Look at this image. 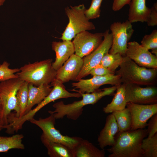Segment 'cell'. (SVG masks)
<instances>
[{
	"label": "cell",
	"mask_w": 157,
	"mask_h": 157,
	"mask_svg": "<svg viewBox=\"0 0 157 157\" xmlns=\"http://www.w3.org/2000/svg\"><path fill=\"white\" fill-rule=\"evenodd\" d=\"M117 86L105 88L91 93L77 92L81 95V100L67 104H64L63 101L57 102L53 105L54 110H49L48 112L52 115L56 119H63L66 116L69 119L76 120L82 114L84 106L89 104L93 105L103 97L113 94Z\"/></svg>",
	"instance_id": "cell-1"
},
{
	"label": "cell",
	"mask_w": 157,
	"mask_h": 157,
	"mask_svg": "<svg viewBox=\"0 0 157 157\" xmlns=\"http://www.w3.org/2000/svg\"><path fill=\"white\" fill-rule=\"evenodd\" d=\"M148 135L147 129L118 132L115 144L107 150L108 157H143L142 140Z\"/></svg>",
	"instance_id": "cell-2"
},
{
	"label": "cell",
	"mask_w": 157,
	"mask_h": 157,
	"mask_svg": "<svg viewBox=\"0 0 157 157\" xmlns=\"http://www.w3.org/2000/svg\"><path fill=\"white\" fill-rule=\"evenodd\" d=\"M119 67L115 73L120 76L122 83L147 86L156 83L157 68L140 66L126 56H123Z\"/></svg>",
	"instance_id": "cell-3"
},
{
	"label": "cell",
	"mask_w": 157,
	"mask_h": 157,
	"mask_svg": "<svg viewBox=\"0 0 157 157\" xmlns=\"http://www.w3.org/2000/svg\"><path fill=\"white\" fill-rule=\"evenodd\" d=\"M53 60L48 59L28 63L19 68L16 74L24 81L38 86L49 84L56 79V71L53 68Z\"/></svg>",
	"instance_id": "cell-4"
},
{
	"label": "cell",
	"mask_w": 157,
	"mask_h": 157,
	"mask_svg": "<svg viewBox=\"0 0 157 157\" xmlns=\"http://www.w3.org/2000/svg\"><path fill=\"white\" fill-rule=\"evenodd\" d=\"M85 9L83 4L65 8L69 21L60 38L63 41H71L80 32L95 29L94 24L90 22L85 15Z\"/></svg>",
	"instance_id": "cell-5"
},
{
	"label": "cell",
	"mask_w": 157,
	"mask_h": 157,
	"mask_svg": "<svg viewBox=\"0 0 157 157\" xmlns=\"http://www.w3.org/2000/svg\"><path fill=\"white\" fill-rule=\"evenodd\" d=\"M56 120L53 116L50 114L45 118L36 119L33 117L29 121L39 127L42 130V133L49 140L63 144L72 150L82 138L62 135L55 127Z\"/></svg>",
	"instance_id": "cell-6"
},
{
	"label": "cell",
	"mask_w": 157,
	"mask_h": 157,
	"mask_svg": "<svg viewBox=\"0 0 157 157\" xmlns=\"http://www.w3.org/2000/svg\"><path fill=\"white\" fill-rule=\"evenodd\" d=\"M113 41L108 52L111 54L119 53L125 56L127 45L134 31L131 23L128 20L121 23L115 22L110 26Z\"/></svg>",
	"instance_id": "cell-7"
},
{
	"label": "cell",
	"mask_w": 157,
	"mask_h": 157,
	"mask_svg": "<svg viewBox=\"0 0 157 157\" xmlns=\"http://www.w3.org/2000/svg\"><path fill=\"white\" fill-rule=\"evenodd\" d=\"M24 82L19 77L11 78L0 83V97L4 105L6 115H8L14 110L15 115L19 116V109L18 105L17 94Z\"/></svg>",
	"instance_id": "cell-8"
},
{
	"label": "cell",
	"mask_w": 157,
	"mask_h": 157,
	"mask_svg": "<svg viewBox=\"0 0 157 157\" xmlns=\"http://www.w3.org/2000/svg\"><path fill=\"white\" fill-rule=\"evenodd\" d=\"M52 89L49 94L37 106L21 117L17 118V122L21 125H23L26 121L33 118L35 114L43 107L55 100L62 98L70 97L78 98L81 97L78 92L71 93L67 91L63 83L56 79L51 83Z\"/></svg>",
	"instance_id": "cell-9"
},
{
	"label": "cell",
	"mask_w": 157,
	"mask_h": 157,
	"mask_svg": "<svg viewBox=\"0 0 157 157\" xmlns=\"http://www.w3.org/2000/svg\"><path fill=\"white\" fill-rule=\"evenodd\" d=\"M103 34L104 39L98 47L92 52L83 58V65L76 81L86 77L89 74L90 70L100 63L104 55L108 52L111 46L113 36L109 30H106Z\"/></svg>",
	"instance_id": "cell-10"
},
{
	"label": "cell",
	"mask_w": 157,
	"mask_h": 157,
	"mask_svg": "<svg viewBox=\"0 0 157 157\" xmlns=\"http://www.w3.org/2000/svg\"><path fill=\"white\" fill-rule=\"evenodd\" d=\"M125 98L127 103L142 104L157 103V88L153 86L145 88L133 84H125Z\"/></svg>",
	"instance_id": "cell-11"
},
{
	"label": "cell",
	"mask_w": 157,
	"mask_h": 157,
	"mask_svg": "<svg viewBox=\"0 0 157 157\" xmlns=\"http://www.w3.org/2000/svg\"><path fill=\"white\" fill-rule=\"evenodd\" d=\"M103 33H92L87 31L77 34L72 42L76 55L83 58L92 52L103 41Z\"/></svg>",
	"instance_id": "cell-12"
},
{
	"label": "cell",
	"mask_w": 157,
	"mask_h": 157,
	"mask_svg": "<svg viewBox=\"0 0 157 157\" xmlns=\"http://www.w3.org/2000/svg\"><path fill=\"white\" fill-rule=\"evenodd\" d=\"M126 107L131 114V130L145 129L147 126L149 119L157 113V104H142L128 102Z\"/></svg>",
	"instance_id": "cell-13"
},
{
	"label": "cell",
	"mask_w": 157,
	"mask_h": 157,
	"mask_svg": "<svg viewBox=\"0 0 157 157\" xmlns=\"http://www.w3.org/2000/svg\"><path fill=\"white\" fill-rule=\"evenodd\" d=\"M78 81L77 82L72 84L74 89L71 90L82 93L93 92L104 85L108 84L113 86H118L122 83L120 76L116 74L95 76L90 79H81Z\"/></svg>",
	"instance_id": "cell-14"
},
{
	"label": "cell",
	"mask_w": 157,
	"mask_h": 157,
	"mask_svg": "<svg viewBox=\"0 0 157 157\" xmlns=\"http://www.w3.org/2000/svg\"><path fill=\"white\" fill-rule=\"evenodd\" d=\"M125 55L140 66L157 68V56L136 41L128 43Z\"/></svg>",
	"instance_id": "cell-15"
},
{
	"label": "cell",
	"mask_w": 157,
	"mask_h": 157,
	"mask_svg": "<svg viewBox=\"0 0 157 157\" xmlns=\"http://www.w3.org/2000/svg\"><path fill=\"white\" fill-rule=\"evenodd\" d=\"M83 60L73 54L57 71L56 79L62 83L76 81L83 65Z\"/></svg>",
	"instance_id": "cell-16"
},
{
	"label": "cell",
	"mask_w": 157,
	"mask_h": 157,
	"mask_svg": "<svg viewBox=\"0 0 157 157\" xmlns=\"http://www.w3.org/2000/svg\"><path fill=\"white\" fill-rule=\"evenodd\" d=\"M118 132V127L114 116L112 114L108 115L97 138L100 147L104 149L107 146H113L115 143L116 135Z\"/></svg>",
	"instance_id": "cell-17"
},
{
	"label": "cell",
	"mask_w": 157,
	"mask_h": 157,
	"mask_svg": "<svg viewBox=\"0 0 157 157\" xmlns=\"http://www.w3.org/2000/svg\"><path fill=\"white\" fill-rule=\"evenodd\" d=\"M52 48L56 54L55 60L52 63V65L56 71L75 52L74 45L71 41L65 40L62 42L53 41L52 44Z\"/></svg>",
	"instance_id": "cell-18"
},
{
	"label": "cell",
	"mask_w": 157,
	"mask_h": 157,
	"mask_svg": "<svg viewBox=\"0 0 157 157\" xmlns=\"http://www.w3.org/2000/svg\"><path fill=\"white\" fill-rule=\"evenodd\" d=\"M51 86L50 84L36 86L28 83V99L24 115L31 110L34 106L40 104L49 94L52 89Z\"/></svg>",
	"instance_id": "cell-19"
},
{
	"label": "cell",
	"mask_w": 157,
	"mask_h": 157,
	"mask_svg": "<svg viewBox=\"0 0 157 157\" xmlns=\"http://www.w3.org/2000/svg\"><path fill=\"white\" fill-rule=\"evenodd\" d=\"M146 0H131L128 20L131 23L140 22H147L151 12L150 8L146 5Z\"/></svg>",
	"instance_id": "cell-20"
},
{
	"label": "cell",
	"mask_w": 157,
	"mask_h": 157,
	"mask_svg": "<svg viewBox=\"0 0 157 157\" xmlns=\"http://www.w3.org/2000/svg\"><path fill=\"white\" fill-rule=\"evenodd\" d=\"M73 157H104L105 152L87 140L82 139L72 150Z\"/></svg>",
	"instance_id": "cell-21"
},
{
	"label": "cell",
	"mask_w": 157,
	"mask_h": 157,
	"mask_svg": "<svg viewBox=\"0 0 157 157\" xmlns=\"http://www.w3.org/2000/svg\"><path fill=\"white\" fill-rule=\"evenodd\" d=\"M40 140L50 157H73L72 149L63 144L49 140L42 133Z\"/></svg>",
	"instance_id": "cell-22"
},
{
	"label": "cell",
	"mask_w": 157,
	"mask_h": 157,
	"mask_svg": "<svg viewBox=\"0 0 157 157\" xmlns=\"http://www.w3.org/2000/svg\"><path fill=\"white\" fill-rule=\"evenodd\" d=\"M125 84L122 83L118 85L116 92L111 102L103 108L106 113L122 110L126 108L127 102L125 98Z\"/></svg>",
	"instance_id": "cell-23"
},
{
	"label": "cell",
	"mask_w": 157,
	"mask_h": 157,
	"mask_svg": "<svg viewBox=\"0 0 157 157\" xmlns=\"http://www.w3.org/2000/svg\"><path fill=\"white\" fill-rule=\"evenodd\" d=\"M24 137L22 134H17L10 137L0 136V152H6L13 149H24L22 143Z\"/></svg>",
	"instance_id": "cell-24"
},
{
	"label": "cell",
	"mask_w": 157,
	"mask_h": 157,
	"mask_svg": "<svg viewBox=\"0 0 157 157\" xmlns=\"http://www.w3.org/2000/svg\"><path fill=\"white\" fill-rule=\"evenodd\" d=\"M117 123L119 132H121L131 130V117L130 111L126 107L123 110L112 113Z\"/></svg>",
	"instance_id": "cell-25"
},
{
	"label": "cell",
	"mask_w": 157,
	"mask_h": 157,
	"mask_svg": "<svg viewBox=\"0 0 157 157\" xmlns=\"http://www.w3.org/2000/svg\"><path fill=\"white\" fill-rule=\"evenodd\" d=\"M123 58V56L119 53L111 54L108 52L103 56L100 64L115 73V70L122 63Z\"/></svg>",
	"instance_id": "cell-26"
},
{
	"label": "cell",
	"mask_w": 157,
	"mask_h": 157,
	"mask_svg": "<svg viewBox=\"0 0 157 157\" xmlns=\"http://www.w3.org/2000/svg\"><path fill=\"white\" fill-rule=\"evenodd\" d=\"M141 147L143 157H157V133L151 137L144 138Z\"/></svg>",
	"instance_id": "cell-27"
},
{
	"label": "cell",
	"mask_w": 157,
	"mask_h": 157,
	"mask_svg": "<svg viewBox=\"0 0 157 157\" xmlns=\"http://www.w3.org/2000/svg\"><path fill=\"white\" fill-rule=\"evenodd\" d=\"M28 83L24 81L17 93V101L19 109V116L18 117H21L24 114L28 99Z\"/></svg>",
	"instance_id": "cell-28"
},
{
	"label": "cell",
	"mask_w": 157,
	"mask_h": 157,
	"mask_svg": "<svg viewBox=\"0 0 157 157\" xmlns=\"http://www.w3.org/2000/svg\"><path fill=\"white\" fill-rule=\"evenodd\" d=\"M141 45L148 50L151 49V53L157 56V30L155 29L150 34L145 35Z\"/></svg>",
	"instance_id": "cell-29"
},
{
	"label": "cell",
	"mask_w": 157,
	"mask_h": 157,
	"mask_svg": "<svg viewBox=\"0 0 157 157\" xmlns=\"http://www.w3.org/2000/svg\"><path fill=\"white\" fill-rule=\"evenodd\" d=\"M10 63L5 61L0 64V82L18 77L15 73L19 72V68H9Z\"/></svg>",
	"instance_id": "cell-30"
},
{
	"label": "cell",
	"mask_w": 157,
	"mask_h": 157,
	"mask_svg": "<svg viewBox=\"0 0 157 157\" xmlns=\"http://www.w3.org/2000/svg\"><path fill=\"white\" fill-rule=\"evenodd\" d=\"M103 0H92L91 5L88 9H85V14L89 20L99 17L101 12L100 7Z\"/></svg>",
	"instance_id": "cell-31"
},
{
	"label": "cell",
	"mask_w": 157,
	"mask_h": 157,
	"mask_svg": "<svg viewBox=\"0 0 157 157\" xmlns=\"http://www.w3.org/2000/svg\"><path fill=\"white\" fill-rule=\"evenodd\" d=\"M115 73L110 71L99 63L93 67L90 70L89 74H90L93 77L115 74Z\"/></svg>",
	"instance_id": "cell-32"
},
{
	"label": "cell",
	"mask_w": 157,
	"mask_h": 157,
	"mask_svg": "<svg viewBox=\"0 0 157 157\" xmlns=\"http://www.w3.org/2000/svg\"><path fill=\"white\" fill-rule=\"evenodd\" d=\"M147 126V130L148 137H151L157 133V113L150 118Z\"/></svg>",
	"instance_id": "cell-33"
},
{
	"label": "cell",
	"mask_w": 157,
	"mask_h": 157,
	"mask_svg": "<svg viewBox=\"0 0 157 157\" xmlns=\"http://www.w3.org/2000/svg\"><path fill=\"white\" fill-rule=\"evenodd\" d=\"M151 12L147 21V25L153 26L157 25V3H154L150 8Z\"/></svg>",
	"instance_id": "cell-34"
},
{
	"label": "cell",
	"mask_w": 157,
	"mask_h": 157,
	"mask_svg": "<svg viewBox=\"0 0 157 157\" xmlns=\"http://www.w3.org/2000/svg\"><path fill=\"white\" fill-rule=\"evenodd\" d=\"M4 107L0 97V131L8 125Z\"/></svg>",
	"instance_id": "cell-35"
},
{
	"label": "cell",
	"mask_w": 157,
	"mask_h": 157,
	"mask_svg": "<svg viewBox=\"0 0 157 157\" xmlns=\"http://www.w3.org/2000/svg\"><path fill=\"white\" fill-rule=\"evenodd\" d=\"M131 0H114L112 9L115 11L119 10L124 6L129 4Z\"/></svg>",
	"instance_id": "cell-36"
},
{
	"label": "cell",
	"mask_w": 157,
	"mask_h": 157,
	"mask_svg": "<svg viewBox=\"0 0 157 157\" xmlns=\"http://www.w3.org/2000/svg\"><path fill=\"white\" fill-rule=\"evenodd\" d=\"M6 0H0V7L3 5Z\"/></svg>",
	"instance_id": "cell-37"
}]
</instances>
